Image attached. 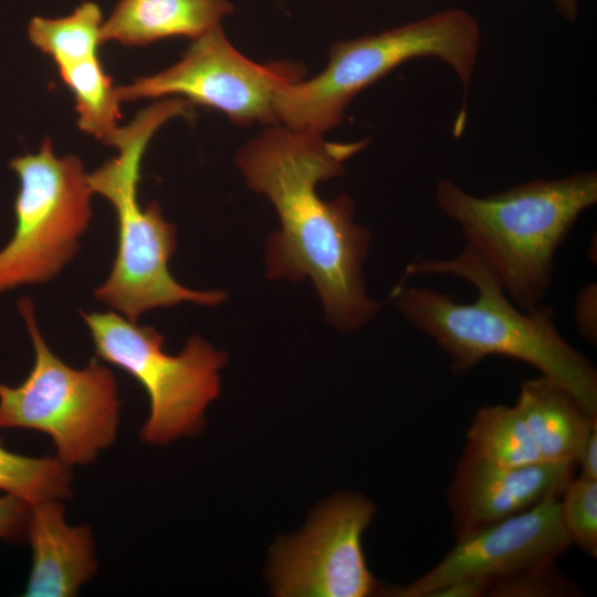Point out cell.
I'll use <instances>...</instances> for the list:
<instances>
[{"label":"cell","mask_w":597,"mask_h":597,"mask_svg":"<svg viewBox=\"0 0 597 597\" xmlns=\"http://www.w3.org/2000/svg\"><path fill=\"white\" fill-rule=\"evenodd\" d=\"M368 139L328 142L323 135L271 125L237 154L248 186L274 206L281 229L266 244L270 279L310 277L327 320L355 331L378 311L365 289L363 263L369 231L354 221L355 206L346 195L323 200L318 182L344 174V163Z\"/></svg>","instance_id":"cell-1"},{"label":"cell","mask_w":597,"mask_h":597,"mask_svg":"<svg viewBox=\"0 0 597 597\" xmlns=\"http://www.w3.org/2000/svg\"><path fill=\"white\" fill-rule=\"evenodd\" d=\"M419 274L454 275L478 291L469 304L426 286L397 285L392 291L407 321L449 356L452 373H468L490 356L514 358L558 383L597 416L596 367L559 333L552 307H517L467 247L451 259H423L407 265L405 277Z\"/></svg>","instance_id":"cell-2"},{"label":"cell","mask_w":597,"mask_h":597,"mask_svg":"<svg viewBox=\"0 0 597 597\" xmlns=\"http://www.w3.org/2000/svg\"><path fill=\"white\" fill-rule=\"evenodd\" d=\"M597 202V174L533 180L475 197L439 181L436 203L453 219L469 248L521 310L541 304L554 258L579 216Z\"/></svg>","instance_id":"cell-3"},{"label":"cell","mask_w":597,"mask_h":597,"mask_svg":"<svg viewBox=\"0 0 597 597\" xmlns=\"http://www.w3.org/2000/svg\"><path fill=\"white\" fill-rule=\"evenodd\" d=\"M181 114L180 104L166 98L139 111L130 123L118 127L109 146L117 156L88 174L93 193L106 198L117 219V250L107 279L94 297L130 322L150 310L182 302L213 306L226 300L222 291H193L170 274L168 262L176 251V228L166 221L156 202L138 200L140 163L154 134Z\"/></svg>","instance_id":"cell-4"},{"label":"cell","mask_w":597,"mask_h":597,"mask_svg":"<svg viewBox=\"0 0 597 597\" xmlns=\"http://www.w3.org/2000/svg\"><path fill=\"white\" fill-rule=\"evenodd\" d=\"M479 45V23L462 9H447L377 34L336 42L320 74L280 92L275 105L279 124L324 135L341 123L359 92L416 57L446 62L467 90Z\"/></svg>","instance_id":"cell-5"},{"label":"cell","mask_w":597,"mask_h":597,"mask_svg":"<svg viewBox=\"0 0 597 597\" xmlns=\"http://www.w3.org/2000/svg\"><path fill=\"white\" fill-rule=\"evenodd\" d=\"M18 310L32 341L34 364L19 386L0 384V427L49 434L69 467L92 462L116 437L114 374L96 358L80 369L66 365L46 345L32 301L20 298Z\"/></svg>","instance_id":"cell-6"},{"label":"cell","mask_w":597,"mask_h":597,"mask_svg":"<svg viewBox=\"0 0 597 597\" xmlns=\"http://www.w3.org/2000/svg\"><path fill=\"white\" fill-rule=\"evenodd\" d=\"M96 356L134 377L149 398L150 411L140 436L148 443H167L198 432L203 411L220 391L219 369L227 354L195 335L178 355L164 349L154 327L109 312H81Z\"/></svg>","instance_id":"cell-7"},{"label":"cell","mask_w":597,"mask_h":597,"mask_svg":"<svg viewBox=\"0 0 597 597\" xmlns=\"http://www.w3.org/2000/svg\"><path fill=\"white\" fill-rule=\"evenodd\" d=\"M19 179L15 226L0 250V294L54 279L74 256L92 218L88 174L73 155L56 157L50 138L13 157Z\"/></svg>","instance_id":"cell-8"},{"label":"cell","mask_w":597,"mask_h":597,"mask_svg":"<svg viewBox=\"0 0 597 597\" xmlns=\"http://www.w3.org/2000/svg\"><path fill=\"white\" fill-rule=\"evenodd\" d=\"M304 78L296 63H256L232 45L219 25L192 40L174 65L133 83L116 86L121 102L182 97L212 107L238 125L279 124L276 100L286 86Z\"/></svg>","instance_id":"cell-9"},{"label":"cell","mask_w":597,"mask_h":597,"mask_svg":"<svg viewBox=\"0 0 597 597\" xmlns=\"http://www.w3.org/2000/svg\"><path fill=\"white\" fill-rule=\"evenodd\" d=\"M375 514L363 496L333 499L307 528L273 548V591L281 597H366L379 591L369 572L362 536Z\"/></svg>","instance_id":"cell-10"},{"label":"cell","mask_w":597,"mask_h":597,"mask_svg":"<svg viewBox=\"0 0 597 597\" xmlns=\"http://www.w3.org/2000/svg\"><path fill=\"white\" fill-rule=\"evenodd\" d=\"M570 545L561 516V498H549L525 512L457 537L436 566L390 595L430 597L441 586L462 578L486 582L490 593L499 582L557 562Z\"/></svg>","instance_id":"cell-11"},{"label":"cell","mask_w":597,"mask_h":597,"mask_svg":"<svg viewBox=\"0 0 597 597\" xmlns=\"http://www.w3.org/2000/svg\"><path fill=\"white\" fill-rule=\"evenodd\" d=\"M575 469V462L501 467L464 450L448 489L454 534H471L561 498Z\"/></svg>","instance_id":"cell-12"},{"label":"cell","mask_w":597,"mask_h":597,"mask_svg":"<svg viewBox=\"0 0 597 597\" xmlns=\"http://www.w3.org/2000/svg\"><path fill=\"white\" fill-rule=\"evenodd\" d=\"M25 533L32 548L25 596H74L95 573L91 531L67 525L59 500L32 504Z\"/></svg>","instance_id":"cell-13"},{"label":"cell","mask_w":597,"mask_h":597,"mask_svg":"<svg viewBox=\"0 0 597 597\" xmlns=\"http://www.w3.org/2000/svg\"><path fill=\"white\" fill-rule=\"evenodd\" d=\"M232 11L229 0H119L103 22L102 43L146 45L170 36L193 40Z\"/></svg>","instance_id":"cell-14"},{"label":"cell","mask_w":597,"mask_h":597,"mask_svg":"<svg viewBox=\"0 0 597 597\" xmlns=\"http://www.w3.org/2000/svg\"><path fill=\"white\" fill-rule=\"evenodd\" d=\"M514 405L544 462L576 463L586 437L597 425V416L543 375L521 383Z\"/></svg>","instance_id":"cell-15"},{"label":"cell","mask_w":597,"mask_h":597,"mask_svg":"<svg viewBox=\"0 0 597 597\" xmlns=\"http://www.w3.org/2000/svg\"><path fill=\"white\" fill-rule=\"evenodd\" d=\"M464 450L501 467L544 462L515 405L481 407L471 420Z\"/></svg>","instance_id":"cell-16"},{"label":"cell","mask_w":597,"mask_h":597,"mask_svg":"<svg viewBox=\"0 0 597 597\" xmlns=\"http://www.w3.org/2000/svg\"><path fill=\"white\" fill-rule=\"evenodd\" d=\"M57 69L74 96L80 129L109 145L118 129L121 100L97 55Z\"/></svg>","instance_id":"cell-17"},{"label":"cell","mask_w":597,"mask_h":597,"mask_svg":"<svg viewBox=\"0 0 597 597\" xmlns=\"http://www.w3.org/2000/svg\"><path fill=\"white\" fill-rule=\"evenodd\" d=\"M103 22L98 4L84 1L65 17L32 18L28 36L34 46L61 67L97 55Z\"/></svg>","instance_id":"cell-18"},{"label":"cell","mask_w":597,"mask_h":597,"mask_svg":"<svg viewBox=\"0 0 597 597\" xmlns=\"http://www.w3.org/2000/svg\"><path fill=\"white\" fill-rule=\"evenodd\" d=\"M69 468L59 458H30L13 453L0 440V490L30 505L69 496Z\"/></svg>","instance_id":"cell-19"},{"label":"cell","mask_w":597,"mask_h":597,"mask_svg":"<svg viewBox=\"0 0 597 597\" xmlns=\"http://www.w3.org/2000/svg\"><path fill=\"white\" fill-rule=\"evenodd\" d=\"M561 516L572 544L597 557V480L572 478L561 496Z\"/></svg>","instance_id":"cell-20"},{"label":"cell","mask_w":597,"mask_h":597,"mask_svg":"<svg viewBox=\"0 0 597 597\" xmlns=\"http://www.w3.org/2000/svg\"><path fill=\"white\" fill-rule=\"evenodd\" d=\"M576 586L561 573L556 562L544 564L496 583L489 593L493 597L575 596Z\"/></svg>","instance_id":"cell-21"},{"label":"cell","mask_w":597,"mask_h":597,"mask_svg":"<svg viewBox=\"0 0 597 597\" xmlns=\"http://www.w3.org/2000/svg\"><path fill=\"white\" fill-rule=\"evenodd\" d=\"M31 505L6 493L0 495V540H13L25 533Z\"/></svg>","instance_id":"cell-22"},{"label":"cell","mask_w":597,"mask_h":597,"mask_svg":"<svg viewBox=\"0 0 597 597\" xmlns=\"http://www.w3.org/2000/svg\"><path fill=\"white\" fill-rule=\"evenodd\" d=\"M596 286L590 284L585 287L576 303V318L580 335L589 343H596V321H593V307L596 306Z\"/></svg>","instance_id":"cell-23"},{"label":"cell","mask_w":597,"mask_h":597,"mask_svg":"<svg viewBox=\"0 0 597 597\" xmlns=\"http://www.w3.org/2000/svg\"><path fill=\"white\" fill-rule=\"evenodd\" d=\"M580 476L597 480V425L586 437L576 460Z\"/></svg>","instance_id":"cell-24"},{"label":"cell","mask_w":597,"mask_h":597,"mask_svg":"<svg viewBox=\"0 0 597 597\" xmlns=\"http://www.w3.org/2000/svg\"><path fill=\"white\" fill-rule=\"evenodd\" d=\"M559 12L568 20H574L577 15L578 0H556Z\"/></svg>","instance_id":"cell-25"}]
</instances>
